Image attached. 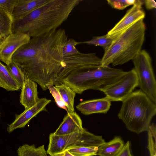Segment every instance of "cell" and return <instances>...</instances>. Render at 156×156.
<instances>
[{"label":"cell","instance_id":"obj_8","mask_svg":"<svg viewBox=\"0 0 156 156\" xmlns=\"http://www.w3.org/2000/svg\"><path fill=\"white\" fill-rule=\"evenodd\" d=\"M31 38L20 33H11L0 42V61L6 65L11 61L14 53L21 46L28 43Z\"/></svg>","mask_w":156,"mask_h":156},{"label":"cell","instance_id":"obj_30","mask_svg":"<svg viewBox=\"0 0 156 156\" xmlns=\"http://www.w3.org/2000/svg\"><path fill=\"white\" fill-rule=\"evenodd\" d=\"M115 156H132L130 151L129 141L124 144L120 151Z\"/></svg>","mask_w":156,"mask_h":156},{"label":"cell","instance_id":"obj_23","mask_svg":"<svg viewBox=\"0 0 156 156\" xmlns=\"http://www.w3.org/2000/svg\"><path fill=\"white\" fill-rule=\"evenodd\" d=\"M98 147H73L66 150L75 156H92L97 155Z\"/></svg>","mask_w":156,"mask_h":156},{"label":"cell","instance_id":"obj_9","mask_svg":"<svg viewBox=\"0 0 156 156\" xmlns=\"http://www.w3.org/2000/svg\"><path fill=\"white\" fill-rule=\"evenodd\" d=\"M145 15L142 6L133 5L106 34L108 37L113 40L139 21L143 20Z\"/></svg>","mask_w":156,"mask_h":156},{"label":"cell","instance_id":"obj_24","mask_svg":"<svg viewBox=\"0 0 156 156\" xmlns=\"http://www.w3.org/2000/svg\"><path fill=\"white\" fill-rule=\"evenodd\" d=\"M113 40L108 37L107 34L99 36H94L90 40L81 42V44H85L95 46L102 47L104 51L106 50L111 44Z\"/></svg>","mask_w":156,"mask_h":156},{"label":"cell","instance_id":"obj_11","mask_svg":"<svg viewBox=\"0 0 156 156\" xmlns=\"http://www.w3.org/2000/svg\"><path fill=\"white\" fill-rule=\"evenodd\" d=\"M81 132L63 135L51 133L49 137V144L47 151L48 154L51 156L63 152L76 141Z\"/></svg>","mask_w":156,"mask_h":156},{"label":"cell","instance_id":"obj_19","mask_svg":"<svg viewBox=\"0 0 156 156\" xmlns=\"http://www.w3.org/2000/svg\"><path fill=\"white\" fill-rule=\"evenodd\" d=\"M0 87L8 91L18 90L20 88L19 84L11 75L6 66L0 61Z\"/></svg>","mask_w":156,"mask_h":156},{"label":"cell","instance_id":"obj_26","mask_svg":"<svg viewBox=\"0 0 156 156\" xmlns=\"http://www.w3.org/2000/svg\"><path fill=\"white\" fill-rule=\"evenodd\" d=\"M81 44V42H78L73 38L68 39L63 48L62 53L64 57L75 55L80 53L76 48V45Z\"/></svg>","mask_w":156,"mask_h":156},{"label":"cell","instance_id":"obj_3","mask_svg":"<svg viewBox=\"0 0 156 156\" xmlns=\"http://www.w3.org/2000/svg\"><path fill=\"white\" fill-rule=\"evenodd\" d=\"M146 27L141 20L113 39L104 51L101 66L124 64L133 60L141 50L145 39Z\"/></svg>","mask_w":156,"mask_h":156},{"label":"cell","instance_id":"obj_25","mask_svg":"<svg viewBox=\"0 0 156 156\" xmlns=\"http://www.w3.org/2000/svg\"><path fill=\"white\" fill-rule=\"evenodd\" d=\"M107 2L112 7L119 10H123L131 5L142 6L144 2L140 0H107Z\"/></svg>","mask_w":156,"mask_h":156},{"label":"cell","instance_id":"obj_35","mask_svg":"<svg viewBox=\"0 0 156 156\" xmlns=\"http://www.w3.org/2000/svg\"></svg>","mask_w":156,"mask_h":156},{"label":"cell","instance_id":"obj_15","mask_svg":"<svg viewBox=\"0 0 156 156\" xmlns=\"http://www.w3.org/2000/svg\"><path fill=\"white\" fill-rule=\"evenodd\" d=\"M48 1L17 0L12 14L13 20L22 18L38 8Z\"/></svg>","mask_w":156,"mask_h":156},{"label":"cell","instance_id":"obj_28","mask_svg":"<svg viewBox=\"0 0 156 156\" xmlns=\"http://www.w3.org/2000/svg\"><path fill=\"white\" fill-rule=\"evenodd\" d=\"M17 0H0V8L12 14Z\"/></svg>","mask_w":156,"mask_h":156},{"label":"cell","instance_id":"obj_21","mask_svg":"<svg viewBox=\"0 0 156 156\" xmlns=\"http://www.w3.org/2000/svg\"><path fill=\"white\" fill-rule=\"evenodd\" d=\"M17 152L18 156H48L44 145L36 147L34 144H25L19 147Z\"/></svg>","mask_w":156,"mask_h":156},{"label":"cell","instance_id":"obj_29","mask_svg":"<svg viewBox=\"0 0 156 156\" xmlns=\"http://www.w3.org/2000/svg\"><path fill=\"white\" fill-rule=\"evenodd\" d=\"M148 145L150 156H156V143L155 142L150 132L148 130Z\"/></svg>","mask_w":156,"mask_h":156},{"label":"cell","instance_id":"obj_5","mask_svg":"<svg viewBox=\"0 0 156 156\" xmlns=\"http://www.w3.org/2000/svg\"><path fill=\"white\" fill-rule=\"evenodd\" d=\"M126 72L109 66H100L72 73L63 83L79 94L88 90L101 91L119 80Z\"/></svg>","mask_w":156,"mask_h":156},{"label":"cell","instance_id":"obj_33","mask_svg":"<svg viewBox=\"0 0 156 156\" xmlns=\"http://www.w3.org/2000/svg\"><path fill=\"white\" fill-rule=\"evenodd\" d=\"M63 153L64 156H75L66 150Z\"/></svg>","mask_w":156,"mask_h":156},{"label":"cell","instance_id":"obj_2","mask_svg":"<svg viewBox=\"0 0 156 156\" xmlns=\"http://www.w3.org/2000/svg\"><path fill=\"white\" fill-rule=\"evenodd\" d=\"M81 0H48L22 18L13 21L12 33L27 34L30 38L55 30L67 20Z\"/></svg>","mask_w":156,"mask_h":156},{"label":"cell","instance_id":"obj_6","mask_svg":"<svg viewBox=\"0 0 156 156\" xmlns=\"http://www.w3.org/2000/svg\"><path fill=\"white\" fill-rule=\"evenodd\" d=\"M140 90L156 104V81L151 59L145 50H141L132 60Z\"/></svg>","mask_w":156,"mask_h":156},{"label":"cell","instance_id":"obj_34","mask_svg":"<svg viewBox=\"0 0 156 156\" xmlns=\"http://www.w3.org/2000/svg\"><path fill=\"white\" fill-rule=\"evenodd\" d=\"M50 156H64L63 152L58 153L51 155Z\"/></svg>","mask_w":156,"mask_h":156},{"label":"cell","instance_id":"obj_4","mask_svg":"<svg viewBox=\"0 0 156 156\" xmlns=\"http://www.w3.org/2000/svg\"><path fill=\"white\" fill-rule=\"evenodd\" d=\"M156 114V104L139 90L133 92L122 101L118 116L128 130L138 134L148 131Z\"/></svg>","mask_w":156,"mask_h":156},{"label":"cell","instance_id":"obj_31","mask_svg":"<svg viewBox=\"0 0 156 156\" xmlns=\"http://www.w3.org/2000/svg\"><path fill=\"white\" fill-rule=\"evenodd\" d=\"M154 139L155 142L156 143V127L154 123L150 125L148 129Z\"/></svg>","mask_w":156,"mask_h":156},{"label":"cell","instance_id":"obj_17","mask_svg":"<svg viewBox=\"0 0 156 156\" xmlns=\"http://www.w3.org/2000/svg\"><path fill=\"white\" fill-rule=\"evenodd\" d=\"M122 140L116 136L107 142H104L98 148L97 155L99 156H115L124 145Z\"/></svg>","mask_w":156,"mask_h":156},{"label":"cell","instance_id":"obj_14","mask_svg":"<svg viewBox=\"0 0 156 156\" xmlns=\"http://www.w3.org/2000/svg\"><path fill=\"white\" fill-rule=\"evenodd\" d=\"M21 89L20 102L25 109L32 107L39 100L37 84L34 81L26 77Z\"/></svg>","mask_w":156,"mask_h":156},{"label":"cell","instance_id":"obj_7","mask_svg":"<svg viewBox=\"0 0 156 156\" xmlns=\"http://www.w3.org/2000/svg\"><path fill=\"white\" fill-rule=\"evenodd\" d=\"M138 86V78L133 68L126 72L118 80L103 89L105 98L111 101H122Z\"/></svg>","mask_w":156,"mask_h":156},{"label":"cell","instance_id":"obj_20","mask_svg":"<svg viewBox=\"0 0 156 156\" xmlns=\"http://www.w3.org/2000/svg\"><path fill=\"white\" fill-rule=\"evenodd\" d=\"M13 21L12 15L0 8V42L12 33Z\"/></svg>","mask_w":156,"mask_h":156},{"label":"cell","instance_id":"obj_18","mask_svg":"<svg viewBox=\"0 0 156 156\" xmlns=\"http://www.w3.org/2000/svg\"><path fill=\"white\" fill-rule=\"evenodd\" d=\"M55 87L64 102L68 110L67 113L74 112V103L76 93L64 83L55 85Z\"/></svg>","mask_w":156,"mask_h":156},{"label":"cell","instance_id":"obj_16","mask_svg":"<svg viewBox=\"0 0 156 156\" xmlns=\"http://www.w3.org/2000/svg\"><path fill=\"white\" fill-rule=\"evenodd\" d=\"M105 142L102 136L95 135L84 129L76 141L69 147H99Z\"/></svg>","mask_w":156,"mask_h":156},{"label":"cell","instance_id":"obj_1","mask_svg":"<svg viewBox=\"0 0 156 156\" xmlns=\"http://www.w3.org/2000/svg\"><path fill=\"white\" fill-rule=\"evenodd\" d=\"M67 40L65 30L62 28L31 38L14 53L11 60L20 67L27 77L45 90L49 85L63 83L67 77L62 51Z\"/></svg>","mask_w":156,"mask_h":156},{"label":"cell","instance_id":"obj_10","mask_svg":"<svg viewBox=\"0 0 156 156\" xmlns=\"http://www.w3.org/2000/svg\"><path fill=\"white\" fill-rule=\"evenodd\" d=\"M51 102V100L45 98H40L33 106L25 109L21 114L16 115L13 122L8 125V132L10 133L17 129L24 127L32 118L44 110L46 105Z\"/></svg>","mask_w":156,"mask_h":156},{"label":"cell","instance_id":"obj_13","mask_svg":"<svg viewBox=\"0 0 156 156\" xmlns=\"http://www.w3.org/2000/svg\"><path fill=\"white\" fill-rule=\"evenodd\" d=\"M84 129L80 117L74 112L67 113L58 128L53 133L56 135H66L81 132Z\"/></svg>","mask_w":156,"mask_h":156},{"label":"cell","instance_id":"obj_27","mask_svg":"<svg viewBox=\"0 0 156 156\" xmlns=\"http://www.w3.org/2000/svg\"><path fill=\"white\" fill-rule=\"evenodd\" d=\"M48 88L54 97L58 106L61 108L65 109L68 112L67 108L55 86L53 85H50L48 86Z\"/></svg>","mask_w":156,"mask_h":156},{"label":"cell","instance_id":"obj_22","mask_svg":"<svg viewBox=\"0 0 156 156\" xmlns=\"http://www.w3.org/2000/svg\"><path fill=\"white\" fill-rule=\"evenodd\" d=\"M7 68L13 78L21 88L26 77L20 67L15 62L11 61L7 65Z\"/></svg>","mask_w":156,"mask_h":156},{"label":"cell","instance_id":"obj_32","mask_svg":"<svg viewBox=\"0 0 156 156\" xmlns=\"http://www.w3.org/2000/svg\"><path fill=\"white\" fill-rule=\"evenodd\" d=\"M146 8L151 9L156 8V2L154 0H147L144 1Z\"/></svg>","mask_w":156,"mask_h":156},{"label":"cell","instance_id":"obj_12","mask_svg":"<svg viewBox=\"0 0 156 156\" xmlns=\"http://www.w3.org/2000/svg\"><path fill=\"white\" fill-rule=\"evenodd\" d=\"M111 106V101L105 97L83 101L76 107L83 114L89 115L98 113L106 114Z\"/></svg>","mask_w":156,"mask_h":156}]
</instances>
